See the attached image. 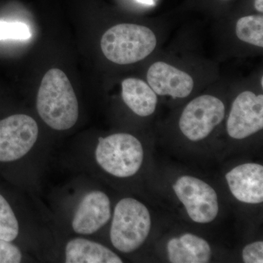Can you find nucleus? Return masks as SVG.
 <instances>
[{
    "label": "nucleus",
    "mask_w": 263,
    "mask_h": 263,
    "mask_svg": "<svg viewBox=\"0 0 263 263\" xmlns=\"http://www.w3.org/2000/svg\"><path fill=\"white\" fill-rule=\"evenodd\" d=\"M37 110L43 122L55 130H67L79 119V103L63 71L51 69L43 78L37 96Z\"/></svg>",
    "instance_id": "nucleus-1"
},
{
    "label": "nucleus",
    "mask_w": 263,
    "mask_h": 263,
    "mask_svg": "<svg viewBox=\"0 0 263 263\" xmlns=\"http://www.w3.org/2000/svg\"><path fill=\"white\" fill-rule=\"evenodd\" d=\"M102 51L110 62L130 65L144 60L157 46L154 32L144 26L121 24L107 30L102 37Z\"/></svg>",
    "instance_id": "nucleus-2"
},
{
    "label": "nucleus",
    "mask_w": 263,
    "mask_h": 263,
    "mask_svg": "<svg viewBox=\"0 0 263 263\" xmlns=\"http://www.w3.org/2000/svg\"><path fill=\"white\" fill-rule=\"evenodd\" d=\"M152 219L144 204L132 197L119 200L110 227L112 245L122 253H132L143 245L150 233Z\"/></svg>",
    "instance_id": "nucleus-3"
},
{
    "label": "nucleus",
    "mask_w": 263,
    "mask_h": 263,
    "mask_svg": "<svg viewBox=\"0 0 263 263\" xmlns=\"http://www.w3.org/2000/svg\"><path fill=\"white\" fill-rule=\"evenodd\" d=\"M95 158L105 172L117 178H129L141 169L144 152L141 141L127 133L100 138Z\"/></svg>",
    "instance_id": "nucleus-4"
},
{
    "label": "nucleus",
    "mask_w": 263,
    "mask_h": 263,
    "mask_svg": "<svg viewBox=\"0 0 263 263\" xmlns=\"http://www.w3.org/2000/svg\"><path fill=\"white\" fill-rule=\"evenodd\" d=\"M224 114L222 101L212 95H202L185 107L180 117L179 128L190 141H202L222 122Z\"/></svg>",
    "instance_id": "nucleus-5"
},
{
    "label": "nucleus",
    "mask_w": 263,
    "mask_h": 263,
    "mask_svg": "<svg viewBox=\"0 0 263 263\" xmlns=\"http://www.w3.org/2000/svg\"><path fill=\"white\" fill-rule=\"evenodd\" d=\"M173 188L192 220L208 224L216 219L219 201L217 194L210 185L193 176H183L176 180Z\"/></svg>",
    "instance_id": "nucleus-6"
},
{
    "label": "nucleus",
    "mask_w": 263,
    "mask_h": 263,
    "mask_svg": "<svg viewBox=\"0 0 263 263\" xmlns=\"http://www.w3.org/2000/svg\"><path fill=\"white\" fill-rule=\"evenodd\" d=\"M38 133L37 122L28 115L15 114L0 120V162H14L27 155Z\"/></svg>",
    "instance_id": "nucleus-7"
},
{
    "label": "nucleus",
    "mask_w": 263,
    "mask_h": 263,
    "mask_svg": "<svg viewBox=\"0 0 263 263\" xmlns=\"http://www.w3.org/2000/svg\"><path fill=\"white\" fill-rule=\"evenodd\" d=\"M263 128V96L252 91L240 93L232 105L227 130L232 138L245 139Z\"/></svg>",
    "instance_id": "nucleus-8"
},
{
    "label": "nucleus",
    "mask_w": 263,
    "mask_h": 263,
    "mask_svg": "<svg viewBox=\"0 0 263 263\" xmlns=\"http://www.w3.org/2000/svg\"><path fill=\"white\" fill-rule=\"evenodd\" d=\"M110 216L111 208L108 195L95 190L81 200L72 219V228L78 234H93L108 222Z\"/></svg>",
    "instance_id": "nucleus-9"
},
{
    "label": "nucleus",
    "mask_w": 263,
    "mask_h": 263,
    "mask_svg": "<svg viewBox=\"0 0 263 263\" xmlns=\"http://www.w3.org/2000/svg\"><path fill=\"white\" fill-rule=\"evenodd\" d=\"M147 81L156 95L184 98L191 94L194 81L186 72L163 62H155L147 73Z\"/></svg>",
    "instance_id": "nucleus-10"
},
{
    "label": "nucleus",
    "mask_w": 263,
    "mask_h": 263,
    "mask_svg": "<svg viewBox=\"0 0 263 263\" xmlns=\"http://www.w3.org/2000/svg\"><path fill=\"white\" fill-rule=\"evenodd\" d=\"M226 179L230 192L237 200L245 203H262V164L246 163L236 166L226 174Z\"/></svg>",
    "instance_id": "nucleus-11"
},
{
    "label": "nucleus",
    "mask_w": 263,
    "mask_h": 263,
    "mask_svg": "<svg viewBox=\"0 0 263 263\" xmlns=\"http://www.w3.org/2000/svg\"><path fill=\"white\" fill-rule=\"evenodd\" d=\"M167 252L173 263H206L212 257V249L206 240L192 233L171 238Z\"/></svg>",
    "instance_id": "nucleus-12"
},
{
    "label": "nucleus",
    "mask_w": 263,
    "mask_h": 263,
    "mask_svg": "<svg viewBox=\"0 0 263 263\" xmlns=\"http://www.w3.org/2000/svg\"><path fill=\"white\" fill-rule=\"evenodd\" d=\"M67 263H122V259L103 245L83 238H76L65 247Z\"/></svg>",
    "instance_id": "nucleus-13"
},
{
    "label": "nucleus",
    "mask_w": 263,
    "mask_h": 263,
    "mask_svg": "<svg viewBox=\"0 0 263 263\" xmlns=\"http://www.w3.org/2000/svg\"><path fill=\"white\" fill-rule=\"evenodd\" d=\"M122 98L133 113L139 117H149L157 107V95L149 85L141 79L129 78L123 81Z\"/></svg>",
    "instance_id": "nucleus-14"
},
{
    "label": "nucleus",
    "mask_w": 263,
    "mask_h": 263,
    "mask_svg": "<svg viewBox=\"0 0 263 263\" xmlns=\"http://www.w3.org/2000/svg\"><path fill=\"white\" fill-rule=\"evenodd\" d=\"M235 32L240 41L262 48V15H248L240 18L237 22Z\"/></svg>",
    "instance_id": "nucleus-15"
},
{
    "label": "nucleus",
    "mask_w": 263,
    "mask_h": 263,
    "mask_svg": "<svg viewBox=\"0 0 263 263\" xmlns=\"http://www.w3.org/2000/svg\"><path fill=\"white\" fill-rule=\"evenodd\" d=\"M19 224L13 209L0 195V238L12 242L18 237Z\"/></svg>",
    "instance_id": "nucleus-16"
},
{
    "label": "nucleus",
    "mask_w": 263,
    "mask_h": 263,
    "mask_svg": "<svg viewBox=\"0 0 263 263\" xmlns=\"http://www.w3.org/2000/svg\"><path fill=\"white\" fill-rule=\"evenodd\" d=\"M32 37L30 29L22 22H0V41L20 40L26 41Z\"/></svg>",
    "instance_id": "nucleus-17"
},
{
    "label": "nucleus",
    "mask_w": 263,
    "mask_h": 263,
    "mask_svg": "<svg viewBox=\"0 0 263 263\" xmlns=\"http://www.w3.org/2000/svg\"><path fill=\"white\" fill-rule=\"evenodd\" d=\"M22 259V253L18 247L0 238V263H18Z\"/></svg>",
    "instance_id": "nucleus-18"
},
{
    "label": "nucleus",
    "mask_w": 263,
    "mask_h": 263,
    "mask_svg": "<svg viewBox=\"0 0 263 263\" xmlns=\"http://www.w3.org/2000/svg\"><path fill=\"white\" fill-rule=\"evenodd\" d=\"M242 258L245 263H262L263 242H253L246 246L242 252Z\"/></svg>",
    "instance_id": "nucleus-19"
},
{
    "label": "nucleus",
    "mask_w": 263,
    "mask_h": 263,
    "mask_svg": "<svg viewBox=\"0 0 263 263\" xmlns=\"http://www.w3.org/2000/svg\"><path fill=\"white\" fill-rule=\"evenodd\" d=\"M254 8L259 12L262 13L263 12V0H255L254 1Z\"/></svg>",
    "instance_id": "nucleus-20"
},
{
    "label": "nucleus",
    "mask_w": 263,
    "mask_h": 263,
    "mask_svg": "<svg viewBox=\"0 0 263 263\" xmlns=\"http://www.w3.org/2000/svg\"><path fill=\"white\" fill-rule=\"evenodd\" d=\"M138 3H141V4H144L146 5H155V1L154 0H136Z\"/></svg>",
    "instance_id": "nucleus-21"
}]
</instances>
